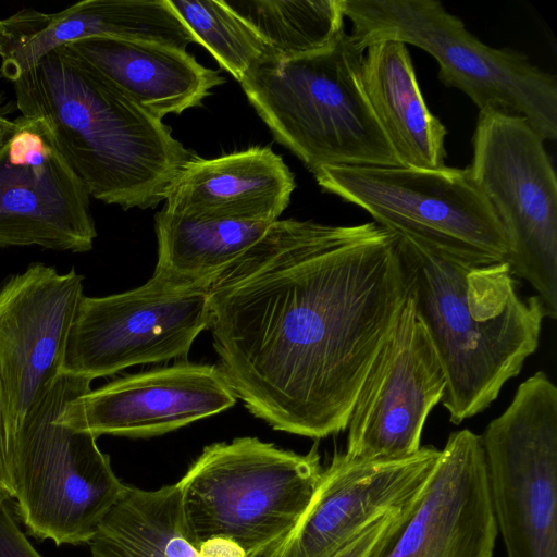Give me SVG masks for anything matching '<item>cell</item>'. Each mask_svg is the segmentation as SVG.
<instances>
[{"label": "cell", "mask_w": 557, "mask_h": 557, "mask_svg": "<svg viewBox=\"0 0 557 557\" xmlns=\"http://www.w3.org/2000/svg\"><path fill=\"white\" fill-rule=\"evenodd\" d=\"M395 234L374 222L277 220L209 286L218 368L274 430H346L408 297Z\"/></svg>", "instance_id": "6da1fadb"}, {"label": "cell", "mask_w": 557, "mask_h": 557, "mask_svg": "<svg viewBox=\"0 0 557 557\" xmlns=\"http://www.w3.org/2000/svg\"><path fill=\"white\" fill-rule=\"evenodd\" d=\"M13 89L21 115L49 124L89 195L107 205L154 208L193 157L162 120L65 46L47 53Z\"/></svg>", "instance_id": "7a4b0ae2"}, {"label": "cell", "mask_w": 557, "mask_h": 557, "mask_svg": "<svg viewBox=\"0 0 557 557\" xmlns=\"http://www.w3.org/2000/svg\"><path fill=\"white\" fill-rule=\"evenodd\" d=\"M416 312L445 370L441 400L458 425L491 406L539 347L546 318L506 262L469 265L396 236Z\"/></svg>", "instance_id": "3957f363"}, {"label": "cell", "mask_w": 557, "mask_h": 557, "mask_svg": "<svg viewBox=\"0 0 557 557\" xmlns=\"http://www.w3.org/2000/svg\"><path fill=\"white\" fill-rule=\"evenodd\" d=\"M364 52L345 33L312 53L274 55L240 83L276 141L312 173L325 166L401 165L362 87Z\"/></svg>", "instance_id": "277c9868"}, {"label": "cell", "mask_w": 557, "mask_h": 557, "mask_svg": "<svg viewBox=\"0 0 557 557\" xmlns=\"http://www.w3.org/2000/svg\"><path fill=\"white\" fill-rule=\"evenodd\" d=\"M322 471L317 445L297 454L245 436L206 446L176 482L186 535L197 547L227 537L261 557L297 523Z\"/></svg>", "instance_id": "5b68a950"}, {"label": "cell", "mask_w": 557, "mask_h": 557, "mask_svg": "<svg viewBox=\"0 0 557 557\" xmlns=\"http://www.w3.org/2000/svg\"><path fill=\"white\" fill-rule=\"evenodd\" d=\"M361 47L394 39L416 46L438 64L441 82L479 108L527 120L543 140L557 138V79L521 52L495 49L467 30L436 0H343Z\"/></svg>", "instance_id": "8992f818"}, {"label": "cell", "mask_w": 557, "mask_h": 557, "mask_svg": "<svg viewBox=\"0 0 557 557\" xmlns=\"http://www.w3.org/2000/svg\"><path fill=\"white\" fill-rule=\"evenodd\" d=\"M91 381L62 373L14 438L12 481L17 517L29 535L88 544L125 485L97 436L58 421L63 407Z\"/></svg>", "instance_id": "52a82bcc"}, {"label": "cell", "mask_w": 557, "mask_h": 557, "mask_svg": "<svg viewBox=\"0 0 557 557\" xmlns=\"http://www.w3.org/2000/svg\"><path fill=\"white\" fill-rule=\"evenodd\" d=\"M318 185L382 228L469 265L506 262L503 227L469 168L325 166Z\"/></svg>", "instance_id": "ba28073f"}, {"label": "cell", "mask_w": 557, "mask_h": 557, "mask_svg": "<svg viewBox=\"0 0 557 557\" xmlns=\"http://www.w3.org/2000/svg\"><path fill=\"white\" fill-rule=\"evenodd\" d=\"M470 173L508 244L506 263L557 318V177L544 140L519 116L479 112Z\"/></svg>", "instance_id": "9c48e42d"}, {"label": "cell", "mask_w": 557, "mask_h": 557, "mask_svg": "<svg viewBox=\"0 0 557 557\" xmlns=\"http://www.w3.org/2000/svg\"><path fill=\"white\" fill-rule=\"evenodd\" d=\"M507 557H557V387L542 371L480 435Z\"/></svg>", "instance_id": "30bf717a"}, {"label": "cell", "mask_w": 557, "mask_h": 557, "mask_svg": "<svg viewBox=\"0 0 557 557\" xmlns=\"http://www.w3.org/2000/svg\"><path fill=\"white\" fill-rule=\"evenodd\" d=\"M209 321V287L177 284L157 274L127 292L84 295L62 373L92 381L132 366L184 358Z\"/></svg>", "instance_id": "8fae6325"}, {"label": "cell", "mask_w": 557, "mask_h": 557, "mask_svg": "<svg viewBox=\"0 0 557 557\" xmlns=\"http://www.w3.org/2000/svg\"><path fill=\"white\" fill-rule=\"evenodd\" d=\"M89 198L49 124L16 117L0 143V248L89 251L97 237Z\"/></svg>", "instance_id": "7c38bea8"}, {"label": "cell", "mask_w": 557, "mask_h": 557, "mask_svg": "<svg viewBox=\"0 0 557 557\" xmlns=\"http://www.w3.org/2000/svg\"><path fill=\"white\" fill-rule=\"evenodd\" d=\"M447 385L445 370L408 293L359 389L345 454L384 460L410 456Z\"/></svg>", "instance_id": "4fadbf2b"}, {"label": "cell", "mask_w": 557, "mask_h": 557, "mask_svg": "<svg viewBox=\"0 0 557 557\" xmlns=\"http://www.w3.org/2000/svg\"><path fill=\"white\" fill-rule=\"evenodd\" d=\"M83 280L35 262L0 285V379L14 438L62 375Z\"/></svg>", "instance_id": "5bb4252c"}, {"label": "cell", "mask_w": 557, "mask_h": 557, "mask_svg": "<svg viewBox=\"0 0 557 557\" xmlns=\"http://www.w3.org/2000/svg\"><path fill=\"white\" fill-rule=\"evenodd\" d=\"M497 536L481 438L465 429L368 557H493Z\"/></svg>", "instance_id": "9a60e30c"}, {"label": "cell", "mask_w": 557, "mask_h": 557, "mask_svg": "<svg viewBox=\"0 0 557 557\" xmlns=\"http://www.w3.org/2000/svg\"><path fill=\"white\" fill-rule=\"evenodd\" d=\"M441 450L366 460L335 454L289 533L261 557H332L364 528L410 505L429 479Z\"/></svg>", "instance_id": "2e32d148"}, {"label": "cell", "mask_w": 557, "mask_h": 557, "mask_svg": "<svg viewBox=\"0 0 557 557\" xmlns=\"http://www.w3.org/2000/svg\"><path fill=\"white\" fill-rule=\"evenodd\" d=\"M236 398L218 366L178 362L89 389L71 399L58 421L97 437H150L218 414Z\"/></svg>", "instance_id": "e0dca14e"}, {"label": "cell", "mask_w": 557, "mask_h": 557, "mask_svg": "<svg viewBox=\"0 0 557 557\" xmlns=\"http://www.w3.org/2000/svg\"><path fill=\"white\" fill-rule=\"evenodd\" d=\"M89 37L150 41L185 50L195 42L169 0H84L55 13L22 9L0 20V73L14 83L50 51Z\"/></svg>", "instance_id": "ac0fdd59"}, {"label": "cell", "mask_w": 557, "mask_h": 557, "mask_svg": "<svg viewBox=\"0 0 557 557\" xmlns=\"http://www.w3.org/2000/svg\"><path fill=\"white\" fill-rule=\"evenodd\" d=\"M295 186L294 174L269 147L213 159L191 157L171 184L163 209L272 224L287 208Z\"/></svg>", "instance_id": "d6986e66"}, {"label": "cell", "mask_w": 557, "mask_h": 557, "mask_svg": "<svg viewBox=\"0 0 557 557\" xmlns=\"http://www.w3.org/2000/svg\"><path fill=\"white\" fill-rule=\"evenodd\" d=\"M65 47L160 120L199 106L224 83L219 72L205 67L186 50L166 45L89 37Z\"/></svg>", "instance_id": "ffe728a7"}, {"label": "cell", "mask_w": 557, "mask_h": 557, "mask_svg": "<svg viewBox=\"0 0 557 557\" xmlns=\"http://www.w3.org/2000/svg\"><path fill=\"white\" fill-rule=\"evenodd\" d=\"M361 83L367 99L403 166H445V125L428 108L407 45L379 40L364 52Z\"/></svg>", "instance_id": "44dd1931"}, {"label": "cell", "mask_w": 557, "mask_h": 557, "mask_svg": "<svg viewBox=\"0 0 557 557\" xmlns=\"http://www.w3.org/2000/svg\"><path fill=\"white\" fill-rule=\"evenodd\" d=\"M270 226L259 221L196 218L162 209L154 219L158 261L153 274L177 284L209 287Z\"/></svg>", "instance_id": "7402d4cb"}, {"label": "cell", "mask_w": 557, "mask_h": 557, "mask_svg": "<svg viewBox=\"0 0 557 557\" xmlns=\"http://www.w3.org/2000/svg\"><path fill=\"white\" fill-rule=\"evenodd\" d=\"M88 544L92 557H201L185 532L177 483L126 484Z\"/></svg>", "instance_id": "603a6c76"}, {"label": "cell", "mask_w": 557, "mask_h": 557, "mask_svg": "<svg viewBox=\"0 0 557 557\" xmlns=\"http://www.w3.org/2000/svg\"><path fill=\"white\" fill-rule=\"evenodd\" d=\"M277 57L325 49L344 34L343 0H223Z\"/></svg>", "instance_id": "cb8c5ba5"}, {"label": "cell", "mask_w": 557, "mask_h": 557, "mask_svg": "<svg viewBox=\"0 0 557 557\" xmlns=\"http://www.w3.org/2000/svg\"><path fill=\"white\" fill-rule=\"evenodd\" d=\"M178 18L237 82L275 53L223 0H169Z\"/></svg>", "instance_id": "d4e9b609"}, {"label": "cell", "mask_w": 557, "mask_h": 557, "mask_svg": "<svg viewBox=\"0 0 557 557\" xmlns=\"http://www.w3.org/2000/svg\"><path fill=\"white\" fill-rule=\"evenodd\" d=\"M0 557H42L22 531L12 498L1 493Z\"/></svg>", "instance_id": "484cf974"}, {"label": "cell", "mask_w": 557, "mask_h": 557, "mask_svg": "<svg viewBox=\"0 0 557 557\" xmlns=\"http://www.w3.org/2000/svg\"><path fill=\"white\" fill-rule=\"evenodd\" d=\"M403 510L391 511L377 518L332 557H368L388 533Z\"/></svg>", "instance_id": "4316f807"}, {"label": "cell", "mask_w": 557, "mask_h": 557, "mask_svg": "<svg viewBox=\"0 0 557 557\" xmlns=\"http://www.w3.org/2000/svg\"><path fill=\"white\" fill-rule=\"evenodd\" d=\"M14 435L5 391L0 379V493L14 498L12 457Z\"/></svg>", "instance_id": "83f0119b"}, {"label": "cell", "mask_w": 557, "mask_h": 557, "mask_svg": "<svg viewBox=\"0 0 557 557\" xmlns=\"http://www.w3.org/2000/svg\"><path fill=\"white\" fill-rule=\"evenodd\" d=\"M198 548L201 557H247L235 541L223 536L208 539Z\"/></svg>", "instance_id": "f1b7e54d"}, {"label": "cell", "mask_w": 557, "mask_h": 557, "mask_svg": "<svg viewBox=\"0 0 557 557\" xmlns=\"http://www.w3.org/2000/svg\"><path fill=\"white\" fill-rule=\"evenodd\" d=\"M8 104L4 103V98L0 91V143L5 136L14 128L15 119L10 120L8 117Z\"/></svg>", "instance_id": "f546056e"}, {"label": "cell", "mask_w": 557, "mask_h": 557, "mask_svg": "<svg viewBox=\"0 0 557 557\" xmlns=\"http://www.w3.org/2000/svg\"><path fill=\"white\" fill-rule=\"evenodd\" d=\"M3 55V48H2V42H1V38H0V57L2 58Z\"/></svg>", "instance_id": "4dcf8cb0"}]
</instances>
